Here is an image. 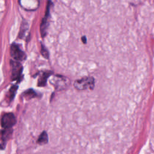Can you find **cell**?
I'll return each mask as SVG.
<instances>
[{"mask_svg": "<svg viewBox=\"0 0 154 154\" xmlns=\"http://www.w3.org/2000/svg\"><path fill=\"white\" fill-rule=\"evenodd\" d=\"M94 79L93 76H84L74 82L73 85L78 90H93L94 87Z\"/></svg>", "mask_w": 154, "mask_h": 154, "instance_id": "obj_1", "label": "cell"}, {"mask_svg": "<svg viewBox=\"0 0 154 154\" xmlns=\"http://www.w3.org/2000/svg\"><path fill=\"white\" fill-rule=\"evenodd\" d=\"M10 53L13 59L16 61H23L26 58V55L25 52H23L16 43H13L11 45Z\"/></svg>", "mask_w": 154, "mask_h": 154, "instance_id": "obj_2", "label": "cell"}, {"mask_svg": "<svg viewBox=\"0 0 154 154\" xmlns=\"http://www.w3.org/2000/svg\"><path fill=\"white\" fill-rule=\"evenodd\" d=\"M10 65L11 66V80L20 81L22 78V65L20 62L13 60H10Z\"/></svg>", "mask_w": 154, "mask_h": 154, "instance_id": "obj_3", "label": "cell"}, {"mask_svg": "<svg viewBox=\"0 0 154 154\" xmlns=\"http://www.w3.org/2000/svg\"><path fill=\"white\" fill-rule=\"evenodd\" d=\"M1 126L3 129H10L16 125V118L12 112L5 113L1 118Z\"/></svg>", "mask_w": 154, "mask_h": 154, "instance_id": "obj_4", "label": "cell"}, {"mask_svg": "<svg viewBox=\"0 0 154 154\" xmlns=\"http://www.w3.org/2000/svg\"><path fill=\"white\" fill-rule=\"evenodd\" d=\"M52 2L51 1H48L46 6V10L45 17L42 19V21L40 25V32L42 37H44L46 35L47 28L49 25V19L50 17V7Z\"/></svg>", "mask_w": 154, "mask_h": 154, "instance_id": "obj_5", "label": "cell"}, {"mask_svg": "<svg viewBox=\"0 0 154 154\" xmlns=\"http://www.w3.org/2000/svg\"><path fill=\"white\" fill-rule=\"evenodd\" d=\"M54 78L51 80V83L54 86L57 90H62L64 89L67 85L69 83L68 79L64 76L60 75H55Z\"/></svg>", "mask_w": 154, "mask_h": 154, "instance_id": "obj_6", "label": "cell"}, {"mask_svg": "<svg viewBox=\"0 0 154 154\" xmlns=\"http://www.w3.org/2000/svg\"><path fill=\"white\" fill-rule=\"evenodd\" d=\"M13 134V129H3L1 131V148L2 150L4 149L7 141L10 138Z\"/></svg>", "mask_w": 154, "mask_h": 154, "instance_id": "obj_7", "label": "cell"}, {"mask_svg": "<svg viewBox=\"0 0 154 154\" xmlns=\"http://www.w3.org/2000/svg\"><path fill=\"white\" fill-rule=\"evenodd\" d=\"M52 74L51 71L43 72L39 75V78L38 79L37 85L39 87H44L46 85L48 78Z\"/></svg>", "mask_w": 154, "mask_h": 154, "instance_id": "obj_8", "label": "cell"}, {"mask_svg": "<svg viewBox=\"0 0 154 154\" xmlns=\"http://www.w3.org/2000/svg\"><path fill=\"white\" fill-rule=\"evenodd\" d=\"M48 142V135L47 132L45 131H44L39 135L37 140V143L40 145H44L47 144Z\"/></svg>", "mask_w": 154, "mask_h": 154, "instance_id": "obj_9", "label": "cell"}, {"mask_svg": "<svg viewBox=\"0 0 154 154\" xmlns=\"http://www.w3.org/2000/svg\"><path fill=\"white\" fill-rule=\"evenodd\" d=\"M37 96V94L36 93V92L32 88H29L27 90L25 91L23 94H22V96L25 98L26 99H31L32 98L35 97Z\"/></svg>", "mask_w": 154, "mask_h": 154, "instance_id": "obj_10", "label": "cell"}, {"mask_svg": "<svg viewBox=\"0 0 154 154\" xmlns=\"http://www.w3.org/2000/svg\"><path fill=\"white\" fill-rule=\"evenodd\" d=\"M17 88H18V86L17 85H13L10 88V90L8 91V93L7 94V96L9 97L10 101H11L14 99Z\"/></svg>", "mask_w": 154, "mask_h": 154, "instance_id": "obj_11", "label": "cell"}, {"mask_svg": "<svg viewBox=\"0 0 154 154\" xmlns=\"http://www.w3.org/2000/svg\"><path fill=\"white\" fill-rule=\"evenodd\" d=\"M41 54L45 58H46V59L49 58V51L43 43L41 44Z\"/></svg>", "mask_w": 154, "mask_h": 154, "instance_id": "obj_12", "label": "cell"}, {"mask_svg": "<svg viewBox=\"0 0 154 154\" xmlns=\"http://www.w3.org/2000/svg\"><path fill=\"white\" fill-rule=\"evenodd\" d=\"M22 24L23 28H22V26L20 27V32L19 33V35L20 36V37H22V35L24 34V33L25 32V31L27 30V28H28L27 23H23H23Z\"/></svg>", "mask_w": 154, "mask_h": 154, "instance_id": "obj_13", "label": "cell"}, {"mask_svg": "<svg viewBox=\"0 0 154 154\" xmlns=\"http://www.w3.org/2000/svg\"><path fill=\"white\" fill-rule=\"evenodd\" d=\"M81 40L82 41V42L85 44L87 43V38H86V37L85 35H83L82 37H81Z\"/></svg>", "mask_w": 154, "mask_h": 154, "instance_id": "obj_14", "label": "cell"}]
</instances>
